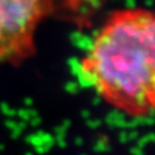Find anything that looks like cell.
I'll return each mask as SVG.
<instances>
[{
  "instance_id": "cell-17",
  "label": "cell",
  "mask_w": 155,
  "mask_h": 155,
  "mask_svg": "<svg viewBox=\"0 0 155 155\" xmlns=\"http://www.w3.org/2000/svg\"><path fill=\"white\" fill-rule=\"evenodd\" d=\"M74 143H75V145L78 146V147H82L84 144V139L82 138V137H76L75 140H74Z\"/></svg>"
},
{
  "instance_id": "cell-9",
  "label": "cell",
  "mask_w": 155,
  "mask_h": 155,
  "mask_svg": "<svg viewBox=\"0 0 155 155\" xmlns=\"http://www.w3.org/2000/svg\"><path fill=\"white\" fill-rule=\"evenodd\" d=\"M64 90H66L68 93L75 94L78 92L79 86H78V84L76 81H69V82H67L66 85H64Z\"/></svg>"
},
{
  "instance_id": "cell-19",
  "label": "cell",
  "mask_w": 155,
  "mask_h": 155,
  "mask_svg": "<svg viewBox=\"0 0 155 155\" xmlns=\"http://www.w3.org/2000/svg\"><path fill=\"white\" fill-rule=\"evenodd\" d=\"M100 104H101V97H100V95H97L95 98H93V99H92V105L99 106Z\"/></svg>"
},
{
  "instance_id": "cell-7",
  "label": "cell",
  "mask_w": 155,
  "mask_h": 155,
  "mask_svg": "<svg viewBox=\"0 0 155 155\" xmlns=\"http://www.w3.org/2000/svg\"><path fill=\"white\" fill-rule=\"evenodd\" d=\"M93 150L97 153H106L108 150H110V146L108 144V140L106 137L99 138L93 145Z\"/></svg>"
},
{
  "instance_id": "cell-16",
  "label": "cell",
  "mask_w": 155,
  "mask_h": 155,
  "mask_svg": "<svg viewBox=\"0 0 155 155\" xmlns=\"http://www.w3.org/2000/svg\"><path fill=\"white\" fill-rule=\"evenodd\" d=\"M60 125H61L64 130H67V131H68V130L70 129V127H71V121H70V120H64V121H63Z\"/></svg>"
},
{
  "instance_id": "cell-12",
  "label": "cell",
  "mask_w": 155,
  "mask_h": 155,
  "mask_svg": "<svg viewBox=\"0 0 155 155\" xmlns=\"http://www.w3.org/2000/svg\"><path fill=\"white\" fill-rule=\"evenodd\" d=\"M124 7H125V9L129 12L136 11V9H137V2H136L134 0H127V2L124 4Z\"/></svg>"
},
{
  "instance_id": "cell-20",
  "label": "cell",
  "mask_w": 155,
  "mask_h": 155,
  "mask_svg": "<svg viewBox=\"0 0 155 155\" xmlns=\"http://www.w3.org/2000/svg\"><path fill=\"white\" fill-rule=\"evenodd\" d=\"M145 5L147 6V7H152V6L154 5V1H146Z\"/></svg>"
},
{
  "instance_id": "cell-13",
  "label": "cell",
  "mask_w": 155,
  "mask_h": 155,
  "mask_svg": "<svg viewBox=\"0 0 155 155\" xmlns=\"http://www.w3.org/2000/svg\"><path fill=\"white\" fill-rule=\"evenodd\" d=\"M127 136H129V141H131V140H138L139 139V132L137 130L127 131Z\"/></svg>"
},
{
  "instance_id": "cell-11",
  "label": "cell",
  "mask_w": 155,
  "mask_h": 155,
  "mask_svg": "<svg viewBox=\"0 0 155 155\" xmlns=\"http://www.w3.org/2000/svg\"><path fill=\"white\" fill-rule=\"evenodd\" d=\"M118 141L122 144H127L129 143V136H127V130H122L121 132L118 133Z\"/></svg>"
},
{
  "instance_id": "cell-1",
  "label": "cell",
  "mask_w": 155,
  "mask_h": 155,
  "mask_svg": "<svg viewBox=\"0 0 155 155\" xmlns=\"http://www.w3.org/2000/svg\"><path fill=\"white\" fill-rule=\"evenodd\" d=\"M98 77L97 94L127 111L144 115L152 106L155 75V14L117 12L94 39L83 61Z\"/></svg>"
},
{
  "instance_id": "cell-10",
  "label": "cell",
  "mask_w": 155,
  "mask_h": 155,
  "mask_svg": "<svg viewBox=\"0 0 155 155\" xmlns=\"http://www.w3.org/2000/svg\"><path fill=\"white\" fill-rule=\"evenodd\" d=\"M101 124H102V121L99 120V118H90L86 121V125L90 127V129H92V130H95V129H99L101 127Z\"/></svg>"
},
{
  "instance_id": "cell-4",
  "label": "cell",
  "mask_w": 155,
  "mask_h": 155,
  "mask_svg": "<svg viewBox=\"0 0 155 155\" xmlns=\"http://www.w3.org/2000/svg\"><path fill=\"white\" fill-rule=\"evenodd\" d=\"M76 82L79 89H90V87H95V85L98 84V77L90 68L84 64V69L77 76Z\"/></svg>"
},
{
  "instance_id": "cell-14",
  "label": "cell",
  "mask_w": 155,
  "mask_h": 155,
  "mask_svg": "<svg viewBox=\"0 0 155 155\" xmlns=\"http://www.w3.org/2000/svg\"><path fill=\"white\" fill-rule=\"evenodd\" d=\"M130 152H131V154H132V155H144V152H143V150H141V148H139L138 146H134V147H132V148L130 150Z\"/></svg>"
},
{
  "instance_id": "cell-6",
  "label": "cell",
  "mask_w": 155,
  "mask_h": 155,
  "mask_svg": "<svg viewBox=\"0 0 155 155\" xmlns=\"http://www.w3.org/2000/svg\"><path fill=\"white\" fill-rule=\"evenodd\" d=\"M67 64H68V67H69V69H70V72L72 74V76H75L76 78H77V76L84 69L83 62L79 61L77 58H70V59H68Z\"/></svg>"
},
{
  "instance_id": "cell-18",
  "label": "cell",
  "mask_w": 155,
  "mask_h": 155,
  "mask_svg": "<svg viewBox=\"0 0 155 155\" xmlns=\"http://www.w3.org/2000/svg\"><path fill=\"white\" fill-rule=\"evenodd\" d=\"M56 143H58V146H59L60 148H66V147H67V140H66V139H60V140H56Z\"/></svg>"
},
{
  "instance_id": "cell-8",
  "label": "cell",
  "mask_w": 155,
  "mask_h": 155,
  "mask_svg": "<svg viewBox=\"0 0 155 155\" xmlns=\"http://www.w3.org/2000/svg\"><path fill=\"white\" fill-rule=\"evenodd\" d=\"M137 146L140 147V148H143L144 150V147L146 145H148L150 143H154L155 144V132H150L147 133V134H145L143 137H140V138L137 140Z\"/></svg>"
},
{
  "instance_id": "cell-15",
  "label": "cell",
  "mask_w": 155,
  "mask_h": 155,
  "mask_svg": "<svg viewBox=\"0 0 155 155\" xmlns=\"http://www.w3.org/2000/svg\"><path fill=\"white\" fill-rule=\"evenodd\" d=\"M81 116H82L83 120L87 121V120H90V117H91V111L89 109H83L82 113H81Z\"/></svg>"
},
{
  "instance_id": "cell-3",
  "label": "cell",
  "mask_w": 155,
  "mask_h": 155,
  "mask_svg": "<svg viewBox=\"0 0 155 155\" xmlns=\"http://www.w3.org/2000/svg\"><path fill=\"white\" fill-rule=\"evenodd\" d=\"M69 39H70L71 44L78 50L83 51V52H87V53H90L91 51L93 50L94 38L89 36V35H85V33L76 30V31L70 32Z\"/></svg>"
},
{
  "instance_id": "cell-2",
  "label": "cell",
  "mask_w": 155,
  "mask_h": 155,
  "mask_svg": "<svg viewBox=\"0 0 155 155\" xmlns=\"http://www.w3.org/2000/svg\"><path fill=\"white\" fill-rule=\"evenodd\" d=\"M52 2L0 0V64H17L33 52V31Z\"/></svg>"
},
{
  "instance_id": "cell-21",
  "label": "cell",
  "mask_w": 155,
  "mask_h": 155,
  "mask_svg": "<svg viewBox=\"0 0 155 155\" xmlns=\"http://www.w3.org/2000/svg\"><path fill=\"white\" fill-rule=\"evenodd\" d=\"M82 155H85V154H82Z\"/></svg>"
},
{
  "instance_id": "cell-5",
  "label": "cell",
  "mask_w": 155,
  "mask_h": 155,
  "mask_svg": "<svg viewBox=\"0 0 155 155\" xmlns=\"http://www.w3.org/2000/svg\"><path fill=\"white\" fill-rule=\"evenodd\" d=\"M125 113L121 110H111L105 117V122L111 129H125L127 125Z\"/></svg>"
}]
</instances>
